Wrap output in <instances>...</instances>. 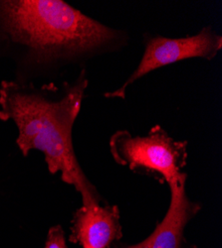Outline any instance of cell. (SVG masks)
Returning a JSON list of instances; mask_svg holds the SVG:
<instances>
[{
  "mask_svg": "<svg viewBox=\"0 0 222 248\" xmlns=\"http://www.w3.org/2000/svg\"><path fill=\"white\" fill-rule=\"evenodd\" d=\"M130 35L61 0H0V58L15 80L54 78L124 50Z\"/></svg>",
  "mask_w": 222,
  "mask_h": 248,
  "instance_id": "1",
  "label": "cell"
},
{
  "mask_svg": "<svg viewBox=\"0 0 222 248\" xmlns=\"http://www.w3.org/2000/svg\"><path fill=\"white\" fill-rule=\"evenodd\" d=\"M88 87L86 69L60 85L2 80L0 120L15 124L16 144L23 156L32 150L42 152L48 171L60 173L64 183L73 186L82 205L94 206L101 204L102 198L80 166L73 145V128Z\"/></svg>",
  "mask_w": 222,
  "mask_h": 248,
  "instance_id": "2",
  "label": "cell"
},
{
  "mask_svg": "<svg viewBox=\"0 0 222 248\" xmlns=\"http://www.w3.org/2000/svg\"><path fill=\"white\" fill-rule=\"evenodd\" d=\"M109 146L115 162L135 173L151 176L160 184L187 181L183 170L188 161V142L174 139L158 124L145 136L118 130Z\"/></svg>",
  "mask_w": 222,
  "mask_h": 248,
  "instance_id": "3",
  "label": "cell"
},
{
  "mask_svg": "<svg viewBox=\"0 0 222 248\" xmlns=\"http://www.w3.org/2000/svg\"><path fill=\"white\" fill-rule=\"evenodd\" d=\"M144 53L136 70L115 91L104 93L108 99H126L128 90L150 73L180 61L190 59L214 60L222 49V36L211 27L205 26L194 35L170 38L157 34L143 35Z\"/></svg>",
  "mask_w": 222,
  "mask_h": 248,
  "instance_id": "4",
  "label": "cell"
},
{
  "mask_svg": "<svg viewBox=\"0 0 222 248\" xmlns=\"http://www.w3.org/2000/svg\"><path fill=\"white\" fill-rule=\"evenodd\" d=\"M122 237L120 215L117 205H82L73 216L69 241L79 243L82 248H109Z\"/></svg>",
  "mask_w": 222,
  "mask_h": 248,
  "instance_id": "5",
  "label": "cell"
},
{
  "mask_svg": "<svg viewBox=\"0 0 222 248\" xmlns=\"http://www.w3.org/2000/svg\"><path fill=\"white\" fill-rule=\"evenodd\" d=\"M187 181L170 184L168 212L149 236L152 248H180L188 223L199 213L201 204L191 201L186 190Z\"/></svg>",
  "mask_w": 222,
  "mask_h": 248,
  "instance_id": "6",
  "label": "cell"
},
{
  "mask_svg": "<svg viewBox=\"0 0 222 248\" xmlns=\"http://www.w3.org/2000/svg\"><path fill=\"white\" fill-rule=\"evenodd\" d=\"M44 248H67L65 233L61 225H54L49 230Z\"/></svg>",
  "mask_w": 222,
  "mask_h": 248,
  "instance_id": "7",
  "label": "cell"
},
{
  "mask_svg": "<svg viewBox=\"0 0 222 248\" xmlns=\"http://www.w3.org/2000/svg\"><path fill=\"white\" fill-rule=\"evenodd\" d=\"M125 248H152V244H151V241L149 239V237L145 240H143L142 242H139L137 244H135V245H130V246H127Z\"/></svg>",
  "mask_w": 222,
  "mask_h": 248,
  "instance_id": "8",
  "label": "cell"
}]
</instances>
